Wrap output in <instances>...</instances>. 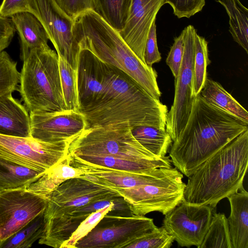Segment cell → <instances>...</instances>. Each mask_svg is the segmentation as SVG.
I'll use <instances>...</instances> for the list:
<instances>
[{
  "instance_id": "cell-32",
  "label": "cell",
  "mask_w": 248,
  "mask_h": 248,
  "mask_svg": "<svg viewBox=\"0 0 248 248\" xmlns=\"http://www.w3.org/2000/svg\"><path fill=\"white\" fill-rule=\"evenodd\" d=\"M178 18H189L202 10L205 0H166Z\"/></svg>"
},
{
  "instance_id": "cell-34",
  "label": "cell",
  "mask_w": 248,
  "mask_h": 248,
  "mask_svg": "<svg viewBox=\"0 0 248 248\" xmlns=\"http://www.w3.org/2000/svg\"><path fill=\"white\" fill-rule=\"evenodd\" d=\"M143 57L144 62L149 66H152L154 63L159 62L161 59L157 44L155 21L153 23L148 32Z\"/></svg>"
},
{
  "instance_id": "cell-24",
  "label": "cell",
  "mask_w": 248,
  "mask_h": 248,
  "mask_svg": "<svg viewBox=\"0 0 248 248\" xmlns=\"http://www.w3.org/2000/svg\"><path fill=\"white\" fill-rule=\"evenodd\" d=\"M229 17V31L234 41L248 53V10L239 0H216Z\"/></svg>"
},
{
  "instance_id": "cell-2",
  "label": "cell",
  "mask_w": 248,
  "mask_h": 248,
  "mask_svg": "<svg viewBox=\"0 0 248 248\" xmlns=\"http://www.w3.org/2000/svg\"><path fill=\"white\" fill-rule=\"evenodd\" d=\"M80 112L85 117L86 128L128 123L131 127L151 125L164 129L168 110L166 105L149 94L126 73L105 63L101 95Z\"/></svg>"
},
{
  "instance_id": "cell-31",
  "label": "cell",
  "mask_w": 248,
  "mask_h": 248,
  "mask_svg": "<svg viewBox=\"0 0 248 248\" xmlns=\"http://www.w3.org/2000/svg\"><path fill=\"white\" fill-rule=\"evenodd\" d=\"M174 239L163 227H156L138 238L126 248H170Z\"/></svg>"
},
{
  "instance_id": "cell-21",
  "label": "cell",
  "mask_w": 248,
  "mask_h": 248,
  "mask_svg": "<svg viewBox=\"0 0 248 248\" xmlns=\"http://www.w3.org/2000/svg\"><path fill=\"white\" fill-rule=\"evenodd\" d=\"M200 94L207 102L248 124V112L218 82L206 78Z\"/></svg>"
},
{
  "instance_id": "cell-25",
  "label": "cell",
  "mask_w": 248,
  "mask_h": 248,
  "mask_svg": "<svg viewBox=\"0 0 248 248\" xmlns=\"http://www.w3.org/2000/svg\"><path fill=\"white\" fill-rule=\"evenodd\" d=\"M45 226L43 211L16 233L0 241V248H31L42 236Z\"/></svg>"
},
{
  "instance_id": "cell-30",
  "label": "cell",
  "mask_w": 248,
  "mask_h": 248,
  "mask_svg": "<svg viewBox=\"0 0 248 248\" xmlns=\"http://www.w3.org/2000/svg\"><path fill=\"white\" fill-rule=\"evenodd\" d=\"M19 82L16 62L6 51L0 52V96L17 90Z\"/></svg>"
},
{
  "instance_id": "cell-35",
  "label": "cell",
  "mask_w": 248,
  "mask_h": 248,
  "mask_svg": "<svg viewBox=\"0 0 248 248\" xmlns=\"http://www.w3.org/2000/svg\"><path fill=\"white\" fill-rule=\"evenodd\" d=\"M61 8L73 19L89 10H93V0H56Z\"/></svg>"
},
{
  "instance_id": "cell-19",
  "label": "cell",
  "mask_w": 248,
  "mask_h": 248,
  "mask_svg": "<svg viewBox=\"0 0 248 248\" xmlns=\"http://www.w3.org/2000/svg\"><path fill=\"white\" fill-rule=\"evenodd\" d=\"M20 40V58L23 61L33 49L45 47L48 37L43 25L32 13H17L10 17Z\"/></svg>"
},
{
  "instance_id": "cell-29",
  "label": "cell",
  "mask_w": 248,
  "mask_h": 248,
  "mask_svg": "<svg viewBox=\"0 0 248 248\" xmlns=\"http://www.w3.org/2000/svg\"><path fill=\"white\" fill-rule=\"evenodd\" d=\"M63 96L67 110L79 111L76 70L62 57L58 56Z\"/></svg>"
},
{
  "instance_id": "cell-36",
  "label": "cell",
  "mask_w": 248,
  "mask_h": 248,
  "mask_svg": "<svg viewBox=\"0 0 248 248\" xmlns=\"http://www.w3.org/2000/svg\"><path fill=\"white\" fill-rule=\"evenodd\" d=\"M24 12H28V0H3L0 5V16L3 17Z\"/></svg>"
},
{
  "instance_id": "cell-22",
  "label": "cell",
  "mask_w": 248,
  "mask_h": 248,
  "mask_svg": "<svg viewBox=\"0 0 248 248\" xmlns=\"http://www.w3.org/2000/svg\"><path fill=\"white\" fill-rule=\"evenodd\" d=\"M135 139L146 149L158 157L166 156L172 140L166 128L151 125L131 127Z\"/></svg>"
},
{
  "instance_id": "cell-18",
  "label": "cell",
  "mask_w": 248,
  "mask_h": 248,
  "mask_svg": "<svg viewBox=\"0 0 248 248\" xmlns=\"http://www.w3.org/2000/svg\"><path fill=\"white\" fill-rule=\"evenodd\" d=\"M0 135L31 137L30 113L12 93L0 96Z\"/></svg>"
},
{
  "instance_id": "cell-1",
  "label": "cell",
  "mask_w": 248,
  "mask_h": 248,
  "mask_svg": "<svg viewBox=\"0 0 248 248\" xmlns=\"http://www.w3.org/2000/svg\"><path fill=\"white\" fill-rule=\"evenodd\" d=\"M248 129V124L199 94L187 122L169 151L171 163L188 177L207 159Z\"/></svg>"
},
{
  "instance_id": "cell-14",
  "label": "cell",
  "mask_w": 248,
  "mask_h": 248,
  "mask_svg": "<svg viewBox=\"0 0 248 248\" xmlns=\"http://www.w3.org/2000/svg\"><path fill=\"white\" fill-rule=\"evenodd\" d=\"M213 210L207 205L183 201L165 215L162 226L181 247L199 248L208 229Z\"/></svg>"
},
{
  "instance_id": "cell-3",
  "label": "cell",
  "mask_w": 248,
  "mask_h": 248,
  "mask_svg": "<svg viewBox=\"0 0 248 248\" xmlns=\"http://www.w3.org/2000/svg\"><path fill=\"white\" fill-rule=\"evenodd\" d=\"M68 155L89 164L129 172L172 167L169 156L158 157L135 139L128 123L85 129L71 143Z\"/></svg>"
},
{
  "instance_id": "cell-17",
  "label": "cell",
  "mask_w": 248,
  "mask_h": 248,
  "mask_svg": "<svg viewBox=\"0 0 248 248\" xmlns=\"http://www.w3.org/2000/svg\"><path fill=\"white\" fill-rule=\"evenodd\" d=\"M105 63L88 49H80L76 68L79 111L93 104L104 88Z\"/></svg>"
},
{
  "instance_id": "cell-23",
  "label": "cell",
  "mask_w": 248,
  "mask_h": 248,
  "mask_svg": "<svg viewBox=\"0 0 248 248\" xmlns=\"http://www.w3.org/2000/svg\"><path fill=\"white\" fill-rule=\"evenodd\" d=\"M45 173L0 159V191L27 187Z\"/></svg>"
},
{
  "instance_id": "cell-26",
  "label": "cell",
  "mask_w": 248,
  "mask_h": 248,
  "mask_svg": "<svg viewBox=\"0 0 248 248\" xmlns=\"http://www.w3.org/2000/svg\"><path fill=\"white\" fill-rule=\"evenodd\" d=\"M132 0H93V11L119 31L124 28Z\"/></svg>"
},
{
  "instance_id": "cell-16",
  "label": "cell",
  "mask_w": 248,
  "mask_h": 248,
  "mask_svg": "<svg viewBox=\"0 0 248 248\" xmlns=\"http://www.w3.org/2000/svg\"><path fill=\"white\" fill-rule=\"evenodd\" d=\"M165 3L166 0H132L125 25L118 31L126 45L143 62L148 32L157 13Z\"/></svg>"
},
{
  "instance_id": "cell-7",
  "label": "cell",
  "mask_w": 248,
  "mask_h": 248,
  "mask_svg": "<svg viewBox=\"0 0 248 248\" xmlns=\"http://www.w3.org/2000/svg\"><path fill=\"white\" fill-rule=\"evenodd\" d=\"M120 195L83 176L66 180L54 188L47 196L44 211L45 226L42 236L49 235L76 210L88 203Z\"/></svg>"
},
{
  "instance_id": "cell-37",
  "label": "cell",
  "mask_w": 248,
  "mask_h": 248,
  "mask_svg": "<svg viewBox=\"0 0 248 248\" xmlns=\"http://www.w3.org/2000/svg\"><path fill=\"white\" fill-rule=\"evenodd\" d=\"M16 31L11 18L0 16V52L9 46Z\"/></svg>"
},
{
  "instance_id": "cell-20",
  "label": "cell",
  "mask_w": 248,
  "mask_h": 248,
  "mask_svg": "<svg viewBox=\"0 0 248 248\" xmlns=\"http://www.w3.org/2000/svg\"><path fill=\"white\" fill-rule=\"evenodd\" d=\"M227 198L231 208L227 221L232 248H248V192L243 187Z\"/></svg>"
},
{
  "instance_id": "cell-13",
  "label": "cell",
  "mask_w": 248,
  "mask_h": 248,
  "mask_svg": "<svg viewBox=\"0 0 248 248\" xmlns=\"http://www.w3.org/2000/svg\"><path fill=\"white\" fill-rule=\"evenodd\" d=\"M47 196L27 186L0 191V242L16 233L44 211Z\"/></svg>"
},
{
  "instance_id": "cell-8",
  "label": "cell",
  "mask_w": 248,
  "mask_h": 248,
  "mask_svg": "<svg viewBox=\"0 0 248 248\" xmlns=\"http://www.w3.org/2000/svg\"><path fill=\"white\" fill-rule=\"evenodd\" d=\"M183 178L179 171L153 183L114 191L124 198L134 215L145 216L156 211L165 215L184 200L186 184Z\"/></svg>"
},
{
  "instance_id": "cell-27",
  "label": "cell",
  "mask_w": 248,
  "mask_h": 248,
  "mask_svg": "<svg viewBox=\"0 0 248 248\" xmlns=\"http://www.w3.org/2000/svg\"><path fill=\"white\" fill-rule=\"evenodd\" d=\"M199 248H232L227 218L224 214L213 213L208 229Z\"/></svg>"
},
{
  "instance_id": "cell-5",
  "label": "cell",
  "mask_w": 248,
  "mask_h": 248,
  "mask_svg": "<svg viewBox=\"0 0 248 248\" xmlns=\"http://www.w3.org/2000/svg\"><path fill=\"white\" fill-rule=\"evenodd\" d=\"M73 19V33L80 49L89 50L103 62L124 71L152 96L159 100L161 93L156 71L135 55L117 30L93 10Z\"/></svg>"
},
{
  "instance_id": "cell-10",
  "label": "cell",
  "mask_w": 248,
  "mask_h": 248,
  "mask_svg": "<svg viewBox=\"0 0 248 248\" xmlns=\"http://www.w3.org/2000/svg\"><path fill=\"white\" fill-rule=\"evenodd\" d=\"M69 146L0 135V159L46 172L66 158Z\"/></svg>"
},
{
  "instance_id": "cell-9",
  "label": "cell",
  "mask_w": 248,
  "mask_h": 248,
  "mask_svg": "<svg viewBox=\"0 0 248 248\" xmlns=\"http://www.w3.org/2000/svg\"><path fill=\"white\" fill-rule=\"evenodd\" d=\"M156 227L153 219L144 216L107 214L74 248H126Z\"/></svg>"
},
{
  "instance_id": "cell-4",
  "label": "cell",
  "mask_w": 248,
  "mask_h": 248,
  "mask_svg": "<svg viewBox=\"0 0 248 248\" xmlns=\"http://www.w3.org/2000/svg\"><path fill=\"white\" fill-rule=\"evenodd\" d=\"M248 167V129L205 161L188 178L184 201L213 209L243 187Z\"/></svg>"
},
{
  "instance_id": "cell-28",
  "label": "cell",
  "mask_w": 248,
  "mask_h": 248,
  "mask_svg": "<svg viewBox=\"0 0 248 248\" xmlns=\"http://www.w3.org/2000/svg\"><path fill=\"white\" fill-rule=\"evenodd\" d=\"M208 56V42L197 32L194 37L193 62V94H200L207 78V67L210 63Z\"/></svg>"
},
{
  "instance_id": "cell-33",
  "label": "cell",
  "mask_w": 248,
  "mask_h": 248,
  "mask_svg": "<svg viewBox=\"0 0 248 248\" xmlns=\"http://www.w3.org/2000/svg\"><path fill=\"white\" fill-rule=\"evenodd\" d=\"M184 46L182 34L174 39L166 60L174 78H176L180 69L184 56Z\"/></svg>"
},
{
  "instance_id": "cell-15",
  "label": "cell",
  "mask_w": 248,
  "mask_h": 248,
  "mask_svg": "<svg viewBox=\"0 0 248 248\" xmlns=\"http://www.w3.org/2000/svg\"><path fill=\"white\" fill-rule=\"evenodd\" d=\"M31 135L53 144L71 143L87 128L84 115L77 110L30 113Z\"/></svg>"
},
{
  "instance_id": "cell-11",
  "label": "cell",
  "mask_w": 248,
  "mask_h": 248,
  "mask_svg": "<svg viewBox=\"0 0 248 248\" xmlns=\"http://www.w3.org/2000/svg\"><path fill=\"white\" fill-rule=\"evenodd\" d=\"M197 31L188 25L182 31L184 51L179 74L174 78V97L168 112L166 130L173 141L184 128L196 96L193 94L194 37Z\"/></svg>"
},
{
  "instance_id": "cell-6",
  "label": "cell",
  "mask_w": 248,
  "mask_h": 248,
  "mask_svg": "<svg viewBox=\"0 0 248 248\" xmlns=\"http://www.w3.org/2000/svg\"><path fill=\"white\" fill-rule=\"evenodd\" d=\"M19 92L29 113L66 109L57 53L49 46L31 50L23 61Z\"/></svg>"
},
{
  "instance_id": "cell-12",
  "label": "cell",
  "mask_w": 248,
  "mask_h": 248,
  "mask_svg": "<svg viewBox=\"0 0 248 248\" xmlns=\"http://www.w3.org/2000/svg\"><path fill=\"white\" fill-rule=\"evenodd\" d=\"M28 10L43 25L58 55L76 70L80 48L73 33L74 19L56 0H28Z\"/></svg>"
}]
</instances>
